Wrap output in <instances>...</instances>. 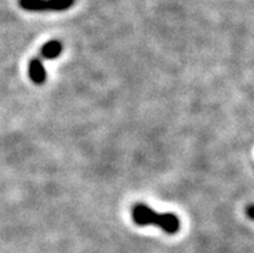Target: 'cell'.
I'll return each mask as SVG.
<instances>
[{"instance_id": "1", "label": "cell", "mask_w": 254, "mask_h": 253, "mask_svg": "<svg viewBox=\"0 0 254 253\" xmlns=\"http://www.w3.org/2000/svg\"><path fill=\"white\" fill-rule=\"evenodd\" d=\"M132 218L138 226L154 225L159 226L167 234H177L181 228L180 218L173 213H156L146 204H135L132 208Z\"/></svg>"}, {"instance_id": "2", "label": "cell", "mask_w": 254, "mask_h": 253, "mask_svg": "<svg viewBox=\"0 0 254 253\" xmlns=\"http://www.w3.org/2000/svg\"><path fill=\"white\" fill-rule=\"evenodd\" d=\"M75 0H18L19 8L27 12H64Z\"/></svg>"}, {"instance_id": "3", "label": "cell", "mask_w": 254, "mask_h": 253, "mask_svg": "<svg viewBox=\"0 0 254 253\" xmlns=\"http://www.w3.org/2000/svg\"><path fill=\"white\" fill-rule=\"evenodd\" d=\"M29 75L30 79L35 84H38V85L45 83V81H47V71H45L44 66H43L42 60L39 57L32 58L31 61H30Z\"/></svg>"}, {"instance_id": "4", "label": "cell", "mask_w": 254, "mask_h": 253, "mask_svg": "<svg viewBox=\"0 0 254 253\" xmlns=\"http://www.w3.org/2000/svg\"><path fill=\"white\" fill-rule=\"evenodd\" d=\"M62 47L61 42L58 40H51V42L45 43L44 45L40 49V57L47 58V60H53V58H57L58 56L61 55Z\"/></svg>"}, {"instance_id": "5", "label": "cell", "mask_w": 254, "mask_h": 253, "mask_svg": "<svg viewBox=\"0 0 254 253\" xmlns=\"http://www.w3.org/2000/svg\"><path fill=\"white\" fill-rule=\"evenodd\" d=\"M245 213H247V216H248L249 218H252L254 221V204L248 205V207L245 208Z\"/></svg>"}]
</instances>
